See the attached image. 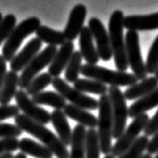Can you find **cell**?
Returning a JSON list of instances; mask_svg holds the SVG:
<instances>
[{
  "mask_svg": "<svg viewBox=\"0 0 158 158\" xmlns=\"http://www.w3.org/2000/svg\"><path fill=\"white\" fill-rule=\"evenodd\" d=\"M19 83V75L13 71H8L6 73L2 89L0 92V106H8L9 102L15 97L17 92V86Z\"/></svg>",
  "mask_w": 158,
  "mask_h": 158,
  "instance_id": "cell-23",
  "label": "cell"
},
{
  "mask_svg": "<svg viewBox=\"0 0 158 158\" xmlns=\"http://www.w3.org/2000/svg\"><path fill=\"white\" fill-rule=\"evenodd\" d=\"M143 132H144V136L146 137L154 136L158 132V111L154 114V115L151 119H149V122L147 123Z\"/></svg>",
  "mask_w": 158,
  "mask_h": 158,
  "instance_id": "cell-37",
  "label": "cell"
},
{
  "mask_svg": "<svg viewBox=\"0 0 158 158\" xmlns=\"http://www.w3.org/2000/svg\"><path fill=\"white\" fill-rule=\"evenodd\" d=\"M36 38L41 41V43H45L48 46H63L67 40L64 38V32L52 29L48 26L41 25L36 30Z\"/></svg>",
  "mask_w": 158,
  "mask_h": 158,
  "instance_id": "cell-26",
  "label": "cell"
},
{
  "mask_svg": "<svg viewBox=\"0 0 158 158\" xmlns=\"http://www.w3.org/2000/svg\"><path fill=\"white\" fill-rule=\"evenodd\" d=\"M52 77L48 73H41V74L37 75L35 78H34L31 83L29 84V86L26 88V93L27 95H36L38 93L42 92V90L44 88H47L48 85H51L52 83Z\"/></svg>",
  "mask_w": 158,
  "mask_h": 158,
  "instance_id": "cell-31",
  "label": "cell"
},
{
  "mask_svg": "<svg viewBox=\"0 0 158 158\" xmlns=\"http://www.w3.org/2000/svg\"><path fill=\"white\" fill-rule=\"evenodd\" d=\"M64 113L67 115V118H70L72 120L79 123V125L83 127H88L89 129H95L98 126V118L95 117L93 114L86 110L80 109L78 106H75L69 103L64 109Z\"/></svg>",
  "mask_w": 158,
  "mask_h": 158,
  "instance_id": "cell-20",
  "label": "cell"
},
{
  "mask_svg": "<svg viewBox=\"0 0 158 158\" xmlns=\"http://www.w3.org/2000/svg\"><path fill=\"white\" fill-rule=\"evenodd\" d=\"M154 158H158V152L156 153V156H155V157H154Z\"/></svg>",
  "mask_w": 158,
  "mask_h": 158,
  "instance_id": "cell-46",
  "label": "cell"
},
{
  "mask_svg": "<svg viewBox=\"0 0 158 158\" xmlns=\"http://www.w3.org/2000/svg\"><path fill=\"white\" fill-rule=\"evenodd\" d=\"M16 26V17L13 14H7L0 24V45L10 36L11 32Z\"/></svg>",
  "mask_w": 158,
  "mask_h": 158,
  "instance_id": "cell-32",
  "label": "cell"
},
{
  "mask_svg": "<svg viewBox=\"0 0 158 158\" xmlns=\"http://www.w3.org/2000/svg\"><path fill=\"white\" fill-rule=\"evenodd\" d=\"M0 158H14V156H13L12 153H6V154H4V155L0 156Z\"/></svg>",
  "mask_w": 158,
  "mask_h": 158,
  "instance_id": "cell-40",
  "label": "cell"
},
{
  "mask_svg": "<svg viewBox=\"0 0 158 158\" xmlns=\"http://www.w3.org/2000/svg\"><path fill=\"white\" fill-rule=\"evenodd\" d=\"M19 115V109L17 106L8 105L0 106V122L7 120V119L16 118Z\"/></svg>",
  "mask_w": 158,
  "mask_h": 158,
  "instance_id": "cell-36",
  "label": "cell"
},
{
  "mask_svg": "<svg viewBox=\"0 0 158 158\" xmlns=\"http://www.w3.org/2000/svg\"><path fill=\"white\" fill-rule=\"evenodd\" d=\"M52 85L57 93H60L65 101L70 102L73 106L86 111H95L99 107V102L97 99L91 97L86 93H82L76 88L70 86L69 83L65 80L61 79L60 77L53 78Z\"/></svg>",
  "mask_w": 158,
  "mask_h": 158,
  "instance_id": "cell-8",
  "label": "cell"
},
{
  "mask_svg": "<svg viewBox=\"0 0 158 158\" xmlns=\"http://www.w3.org/2000/svg\"><path fill=\"white\" fill-rule=\"evenodd\" d=\"M100 154L98 132L95 129H89L86 136V158H100Z\"/></svg>",
  "mask_w": 158,
  "mask_h": 158,
  "instance_id": "cell-30",
  "label": "cell"
},
{
  "mask_svg": "<svg viewBox=\"0 0 158 158\" xmlns=\"http://www.w3.org/2000/svg\"><path fill=\"white\" fill-rule=\"evenodd\" d=\"M2 19H3V16H2V13H1V12H0V24H1Z\"/></svg>",
  "mask_w": 158,
  "mask_h": 158,
  "instance_id": "cell-45",
  "label": "cell"
},
{
  "mask_svg": "<svg viewBox=\"0 0 158 158\" xmlns=\"http://www.w3.org/2000/svg\"><path fill=\"white\" fill-rule=\"evenodd\" d=\"M86 128L77 125L73 131L70 158H86Z\"/></svg>",
  "mask_w": 158,
  "mask_h": 158,
  "instance_id": "cell-22",
  "label": "cell"
},
{
  "mask_svg": "<svg viewBox=\"0 0 158 158\" xmlns=\"http://www.w3.org/2000/svg\"><path fill=\"white\" fill-rule=\"evenodd\" d=\"M19 147V140L14 139H0V156L6 153H12Z\"/></svg>",
  "mask_w": 158,
  "mask_h": 158,
  "instance_id": "cell-35",
  "label": "cell"
},
{
  "mask_svg": "<svg viewBox=\"0 0 158 158\" xmlns=\"http://www.w3.org/2000/svg\"><path fill=\"white\" fill-rule=\"evenodd\" d=\"M22 130L18 126L9 123H0V138L1 139H14L21 136Z\"/></svg>",
  "mask_w": 158,
  "mask_h": 158,
  "instance_id": "cell-34",
  "label": "cell"
},
{
  "mask_svg": "<svg viewBox=\"0 0 158 158\" xmlns=\"http://www.w3.org/2000/svg\"><path fill=\"white\" fill-rule=\"evenodd\" d=\"M80 52L82 54L83 59L86 60L89 65H97L100 61V57L98 55L97 48L95 47L94 38L92 36L90 29L83 28L82 32L80 33Z\"/></svg>",
  "mask_w": 158,
  "mask_h": 158,
  "instance_id": "cell-17",
  "label": "cell"
},
{
  "mask_svg": "<svg viewBox=\"0 0 158 158\" xmlns=\"http://www.w3.org/2000/svg\"><path fill=\"white\" fill-rule=\"evenodd\" d=\"M154 74H155V78L158 80V67H157V69H156V71H155V73H154Z\"/></svg>",
  "mask_w": 158,
  "mask_h": 158,
  "instance_id": "cell-43",
  "label": "cell"
},
{
  "mask_svg": "<svg viewBox=\"0 0 158 158\" xmlns=\"http://www.w3.org/2000/svg\"><path fill=\"white\" fill-rule=\"evenodd\" d=\"M87 16V8L84 4H78L72 9L65 25L64 34L68 42L76 40L84 28V22Z\"/></svg>",
  "mask_w": 158,
  "mask_h": 158,
  "instance_id": "cell-14",
  "label": "cell"
},
{
  "mask_svg": "<svg viewBox=\"0 0 158 158\" xmlns=\"http://www.w3.org/2000/svg\"><path fill=\"white\" fill-rule=\"evenodd\" d=\"M52 126L57 133L59 139L63 142L65 146H70L73 138V132L71 126L69 124L67 115H64V111L55 110L52 113Z\"/></svg>",
  "mask_w": 158,
  "mask_h": 158,
  "instance_id": "cell-19",
  "label": "cell"
},
{
  "mask_svg": "<svg viewBox=\"0 0 158 158\" xmlns=\"http://www.w3.org/2000/svg\"><path fill=\"white\" fill-rule=\"evenodd\" d=\"M147 151H148V154H150V155L158 152V132L152 137L151 140H149Z\"/></svg>",
  "mask_w": 158,
  "mask_h": 158,
  "instance_id": "cell-39",
  "label": "cell"
},
{
  "mask_svg": "<svg viewBox=\"0 0 158 158\" xmlns=\"http://www.w3.org/2000/svg\"><path fill=\"white\" fill-rule=\"evenodd\" d=\"M156 106H158V87L147 95L134 102L128 109V115L131 119H135Z\"/></svg>",
  "mask_w": 158,
  "mask_h": 158,
  "instance_id": "cell-21",
  "label": "cell"
},
{
  "mask_svg": "<svg viewBox=\"0 0 158 158\" xmlns=\"http://www.w3.org/2000/svg\"><path fill=\"white\" fill-rule=\"evenodd\" d=\"M88 28L90 29L92 36L96 42V48L100 59L105 62L110 61L113 57V52L111 49L109 34L106 30L103 22L97 17H92L89 20Z\"/></svg>",
  "mask_w": 158,
  "mask_h": 158,
  "instance_id": "cell-12",
  "label": "cell"
},
{
  "mask_svg": "<svg viewBox=\"0 0 158 158\" xmlns=\"http://www.w3.org/2000/svg\"><path fill=\"white\" fill-rule=\"evenodd\" d=\"M108 95L110 97L113 115V138L118 140L126 130L127 119L129 118L127 101L120 87L109 86Z\"/></svg>",
  "mask_w": 158,
  "mask_h": 158,
  "instance_id": "cell-6",
  "label": "cell"
},
{
  "mask_svg": "<svg viewBox=\"0 0 158 158\" xmlns=\"http://www.w3.org/2000/svg\"><path fill=\"white\" fill-rule=\"evenodd\" d=\"M149 143L148 137L146 136H140L138 139L134 142L126 151L118 158H141L144 155V151L147 150Z\"/></svg>",
  "mask_w": 158,
  "mask_h": 158,
  "instance_id": "cell-29",
  "label": "cell"
},
{
  "mask_svg": "<svg viewBox=\"0 0 158 158\" xmlns=\"http://www.w3.org/2000/svg\"><path fill=\"white\" fill-rule=\"evenodd\" d=\"M14 158H27V157H26V155H25V154L24 153H18V154H16V155H15L14 156Z\"/></svg>",
  "mask_w": 158,
  "mask_h": 158,
  "instance_id": "cell-41",
  "label": "cell"
},
{
  "mask_svg": "<svg viewBox=\"0 0 158 158\" xmlns=\"http://www.w3.org/2000/svg\"><path fill=\"white\" fill-rule=\"evenodd\" d=\"M6 73H7L6 61L4 60V58L2 57V55H0V92H1V89H2V85H3V82H4Z\"/></svg>",
  "mask_w": 158,
  "mask_h": 158,
  "instance_id": "cell-38",
  "label": "cell"
},
{
  "mask_svg": "<svg viewBox=\"0 0 158 158\" xmlns=\"http://www.w3.org/2000/svg\"><path fill=\"white\" fill-rule=\"evenodd\" d=\"M56 52V47L48 46L34 57V59L24 68V70L21 72V75L19 76L18 86H20V89H26L38 73L44 68L51 65Z\"/></svg>",
  "mask_w": 158,
  "mask_h": 158,
  "instance_id": "cell-9",
  "label": "cell"
},
{
  "mask_svg": "<svg viewBox=\"0 0 158 158\" xmlns=\"http://www.w3.org/2000/svg\"><path fill=\"white\" fill-rule=\"evenodd\" d=\"M99 117H98V137L101 152L109 155L112 151L113 138V115L110 97L108 94L101 95L99 98Z\"/></svg>",
  "mask_w": 158,
  "mask_h": 158,
  "instance_id": "cell-4",
  "label": "cell"
},
{
  "mask_svg": "<svg viewBox=\"0 0 158 158\" xmlns=\"http://www.w3.org/2000/svg\"><path fill=\"white\" fill-rule=\"evenodd\" d=\"M146 70L148 74H154L158 67V36L154 40L149 49L147 60H146Z\"/></svg>",
  "mask_w": 158,
  "mask_h": 158,
  "instance_id": "cell-33",
  "label": "cell"
},
{
  "mask_svg": "<svg viewBox=\"0 0 158 158\" xmlns=\"http://www.w3.org/2000/svg\"><path fill=\"white\" fill-rule=\"evenodd\" d=\"M124 29L128 30L158 29V12L146 15H128L124 17Z\"/></svg>",
  "mask_w": 158,
  "mask_h": 158,
  "instance_id": "cell-16",
  "label": "cell"
},
{
  "mask_svg": "<svg viewBox=\"0 0 158 158\" xmlns=\"http://www.w3.org/2000/svg\"><path fill=\"white\" fill-rule=\"evenodd\" d=\"M158 87V80L155 76L147 77L146 79L142 80L141 82L136 83L134 85L128 87L123 92L126 101H138L143 96L147 95L154 89Z\"/></svg>",
  "mask_w": 158,
  "mask_h": 158,
  "instance_id": "cell-18",
  "label": "cell"
},
{
  "mask_svg": "<svg viewBox=\"0 0 158 158\" xmlns=\"http://www.w3.org/2000/svg\"><path fill=\"white\" fill-rule=\"evenodd\" d=\"M149 119L150 117L147 114H142L139 117L133 119L132 123L127 127L124 133L122 134V136L119 138L116 143H115V145L112 147V151H111L112 155L115 158L116 157L118 158L131 145L134 144V142L139 138V134L144 131L146 125L149 122Z\"/></svg>",
  "mask_w": 158,
  "mask_h": 158,
  "instance_id": "cell-10",
  "label": "cell"
},
{
  "mask_svg": "<svg viewBox=\"0 0 158 158\" xmlns=\"http://www.w3.org/2000/svg\"><path fill=\"white\" fill-rule=\"evenodd\" d=\"M81 74L87 78L96 80L103 84H109L110 86L120 87V86H132L136 84L138 79L133 73L114 71L98 65H82Z\"/></svg>",
  "mask_w": 158,
  "mask_h": 158,
  "instance_id": "cell-3",
  "label": "cell"
},
{
  "mask_svg": "<svg viewBox=\"0 0 158 158\" xmlns=\"http://www.w3.org/2000/svg\"><path fill=\"white\" fill-rule=\"evenodd\" d=\"M124 14L121 10H115L109 19V38L111 49L113 52L115 66L117 71L126 72L128 69V60L126 55L124 38Z\"/></svg>",
  "mask_w": 158,
  "mask_h": 158,
  "instance_id": "cell-2",
  "label": "cell"
},
{
  "mask_svg": "<svg viewBox=\"0 0 158 158\" xmlns=\"http://www.w3.org/2000/svg\"><path fill=\"white\" fill-rule=\"evenodd\" d=\"M40 26V19L35 16L26 18L15 26L2 48V57L6 62H11L13 60L22 42L29 34L36 33Z\"/></svg>",
  "mask_w": 158,
  "mask_h": 158,
  "instance_id": "cell-5",
  "label": "cell"
},
{
  "mask_svg": "<svg viewBox=\"0 0 158 158\" xmlns=\"http://www.w3.org/2000/svg\"><path fill=\"white\" fill-rule=\"evenodd\" d=\"M32 102L35 105H45L53 107L57 111H64L67 106L65 99L57 92L53 91H42L40 93L32 96Z\"/></svg>",
  "mask_w": 158,
  "mask_h": 158,
  "instance_id": "cell-25",
  "label": "cell"
},
{
  "mask_svg": "<svg viewBox=\"0 0 158 158\" xmlns=\"http://www.w3.org/2000/svg\"><path fill=\"white\" fill-rule=\"evenodd\" d=\"M141 158H152V156L150 155V154H148V153H147V154H144V155L142 156Z\"/></svg>",
  "mask_w": 158,
  "mask_h": 158,
  "instance_id": "cell-42",
  "label": "cell"
},
{
  "mask_svg": "<svg viewBox=\"0 0 158 158\" xmlns=\"http://www.w3.org/2000/svg\"><path fill=\"white\" fill-rule=\"evenodd\" d=\"M15 125L22 130V132L28 133L31 136L37 138L44 146L48 148L53 155L57 158H70V152L59 137L55 135L44 125L36 123L28 119L24 115H18L14 118Z\"/></svg>",
  "mask_w": 158,
  "mask_h": 158,
  "instance_id": "cell-1",
  "label": "cell"
},
{
  "mask_svg": "<svg viewBox=\"0 0 158 158\" xmlns=\"http://www.w3.org/2000/svg\"><path fill=\"white\" fill-rule=\"evenodd\" d=\"M104 158H115V157H114L113 155H112V154H109V155H106Z\"/></svg>",
  "mask_w": 158,
  "mask_h": 158,
  "instance_id": "cell-44",
  "label": "cell"
},
{
  "mask_svg": "<svg viewBox=\"0 0 158 158\" xmlns=\"http://www.w3.org/2000/svg\"><path fill=\"white\" fill-rule=\"evenodd\" d=\"M74 88L80 92H86V93H94L98 95H104L107 94L108 87L105 84L101 82H98L96 80L86 79V78H79L74 83Z\"/></svg>",
  "mask_w": 158,
  "mask_h": 158,
  "instance_id": "cell-27",
  "label": "cell"
},
{
  "mask_svg": "<svg viewBox=\"0 0 158 158\" xmlns=\"http://www.w3.org/2000/svg\"><path fill=\"white\" fill-rule=\"evenodd\" d=\"M41 41L37 38H31L27 44H26L23 49L18 54L15 55L13 60L10 62L11 71L17 73L19 71H23L24 68L34 59L40 50L41 48Z\"/></svg>",
  "mask_w": 158,
  "mask_h": 158,
  "instance_id": "cell-13",
  "label": "cell"
},
{
  "mask_svg": "<svg viewBox=\"0 0 158 158\" xmlns=\"http://www.w3.org/2000/svg\"><path fill=\"white\" fill-rule=\"evenodd\" d=\"M14 98L19 111H21L30 120L41 125H48L52 121V114L35 105L23 89L17 90Z\"/></svg>",
  "mask_w": 158,
  "mask_h": 158,
  "instance_id": "cell-11",
  "label": "cell"
},
{
  "mask_svg": "<svg viewBox=\"0 0 158 158\" xmlns=\"http://www.w3.org/2000/svg\"><path fill=\"white\" fill-rule=\"evenodd\" d=\"M18 149L21 153L34 158H52L53 156L52 152L48 148L28 138H22L21 140H19Z\"/></svg>",
  "mask_w": 158,
  "mask_h": 158,
  "instance_id": "cell-24",
  "label": "cell"
},
{
  "mask_svg": "<svg viewBox=\"0 0 158 158\" xmlns=\"http://www.w3.org/2000/svg\"><path fill=\"white\" fill-rule=\"evenodd\" d=\"M126 55L128 65L133 71V74L138 80H144L147 78L146 65L141 55V49L139 44V34L136 30H128L125 36Z\"/></svg>",
  "mask_w": 158,
  "mask_h": 158,
  "instance_id": "cell-7",
  "label": "cell"
},
{
  "mask_svg": "<svg viewBox=\"0 0 158 158\" xmlns=\"http://www.w3.org/2000/svg\"><path fill=\"white\" fill-rule=\"evenodd\" d=\"M82 61L83 56L81 52L76 51L73 54L72 58L68 63V66L65 68V81L68 83H75L79 79V75L82 69Z\"/></svg>",
  "mask_w": 158,
  "mask_h": 158,
  "instance_id": "cell-28",
  "label": "cell"
},
{
  "mask_svg": "<svg viewBox=\"0 0 158 158\" xmlns=\"http://www.w3.org/2000/svg\"><path fill=\"white\" fill-rule=\"evenodd\" d=\"M75 46L73 42H65V43L60 46V49L56 52L52 62L48 66V74L52 78L60 77L65 68L68 66V63L74 54Z\"/></svg>",
  "mask_w": 158,
  "mask_h": 158,
  "instance_id": "cell-15",
  "label": "cell"
}]
</instances>
